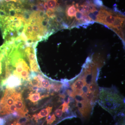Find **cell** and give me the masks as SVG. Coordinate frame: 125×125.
<instances>
[{"label":"cell","mask_w":125,"mask_h":125,"mask_svg":"<svg viewBox=\"0 0 125 125\" xmlns=\"http://www.w3.org/2000/svg\"><path fill=\"white\" fill-rule=\"evenodd\" d=\"M29 45L25 43L24 52L29 62L32 72H39V68L37 62L36 53L34 50V45Z\"/></svg>","instance_id":"obj_1"},{"label":"cell","mask_w":125,"mask_h":125,"mask_svg":"<svg viewBox=\"0 0 125 125\" xmlns=\"http://www.w3.org/2000/svg\"><path fill=\"white\" fill-rule=\"evenodd\" d=\"M18 93L14 88L6 89L0 101V109L14 104Z\"/></svg>","instance_id":"obj_2"},{"label":"cell","mask_w":125,"mask_h":125,"mask_svg":"<svg viewBox=\"0 0 125 125\" xmlns=\"http://www.w3.org/2000/svg\"><path fill=\"white\" fill-rule=\"evenodd\" d=\"M23 81L18 76L13 74H10L2 81L3 87L5 86L7 88H14L22 85Z\"/></svg>","instance_id":"obj_3"},{"label":"cell","mask_w":125,"mask_h":125,"mask_svg":"<svg viewBox=\"0 0 125 125\" xmlns=\"http://www.w3.org/2000/svg\"><path fill=\"white\" fill-rule=\"evenodd\" d=\"M14 105L17 108V112L19 116L21 117H25L28 113V111L24 103L23 100L22 96L21 93L18 92L16 96Z\"/></svg>","instance_id":"obj_4"},{"label":"cell","mask_w":125,"mask_h":125,"mask_svg":"<svg viewBox=\"0 0 125 125\" xmlns=\"http://www.w3.org/2000/svg\"><path fill=\"white\" fill-rule=\"evenodd\" d=\"M52 107L48 106L43 109L37 114H34L32 115V118L34 120L37 122L39 120L47 116L52 112Z\"/></svg>","instance_id":"obj_5"},{"label":"cell","mask_w":125,"mask_h":125,"mask_svg":"<svg viewBox=\"0 0 125 125\" xmlns=\"http://www.w3.org/2000/svg\"><path fill=\"white\" fill-rule=\"evenodd\" d=\"M44 6L46 10H50L56 11V9L59 7L57 0H44Z\"/></svg>","instance_id":"obj_6"},{"label":"cell","mask_w":125,"mask_h":125,"mask_svg":"<svg viewBox=\"0 0 125 125\" xmlns=\"http://www.w3.org/2000/svg\"><path fill=\"white\" fill-rule=\"evenodd\" d=\"M49 96L48 94H44L41 96L40 93L38 92H35L33 93V92H31L29 94L28 97L27 99H29L32 103H36L39 100L46 97H48Z\"/></svg>","instance_id":"obj_7"},{"label":"cell","mask_w":125,"mask_h":125,"mask_svg":"<svg viewBox=\"0 0 125 125\" xmlns=\"http://www.w3.org/2000/svg\"><path fill=\"white\" fill-rule=\"evenodd\" d=\"M76 12V7L73 4L67 6L65 10V14L68 21H71L75 18Z\"/></svg>","instance_id":"obj_8"},{"label":"cell","mask_w":125,"mask_h":125,"mask_svg":"<svg viewBox=\"0 0 125 125\" xmlns=\"http://www.w3.org/2000/svg\"><path fill=\"white\" fill-rule=\"evenodd\" d=\"M38 76L41 82L42 88L50 90L52 89V84H51L50 82L48 80L43 78L42 75L38 74Z\"/></svg>","instance_id":"obj_9"},{"label":"cell","mask_w":125,"mask_h":125,"mask_svg":"<svg viewBox=\"0 0 125 125\" xmlns=\"http://www.w3.org/2000/svg\"><path fill=\"white\" fill-rule=\"evenodd\" d=\"M47 125H51L56 120V117L55 114L48 115L46 118Z\"/></svg>","instance_id":"obj_10"},{"label":"cell","mask_w":125,"mask_h":125,"mask_svg":"<svg viewBox=\"0 0 125 125\" xmlns=\"http://www.w3.org/2000/svg\"><path fill=\"white\" fill-rule=\"evenodd\" d=\"M63 113L62 109H56L55 111V115L58 118H60L62 116Z\"/></svg>","instance_id":"obj_11"},{"label":"cell","mask_w":125,"mask_h":125,"mask_svg":"<svg viewBox=\"0 0 125 125\" xmlns=\"http://www.w3.org/2000/svg\"><path fill=\"white\" fill-rule=\"evenodd\" d=\"M93 3L96 7H99L103 6V3L101 0H93Z\"/></svg>","instance_id":"obj_12"},{"label":"cell","mask_w":125,"mask_h":125,"mask_svg":"<svg viewBox=\"0 0 125 125\" xmlns=\"http://www.w3.org/2000/svg\"><path fill=\"white\" fill-rule=\"evenodd\" d=\"M6 121L4 120L0 117V125H5Z\"/></svg>","instance_id":"obj_13"},{"label":"cell","mask_w":125,"mask_h":125,"mask_svg":"<svg viewBox=\"0 0 125 125\" xmlns=\"http://www.w3.org/2000/svg\"><path fill=\"white\" fill-rule=\"evenodd\" d=\"M21 124L20 123H19V122L18 121H15L13 123H12V124H11V125H21Z\"/></svg>","instance_id":"obj_14"},{"label":"cell","mask_w":125,"mask_h":125,"mask_svg":"<svg viewBox=\"0 0 125 125\" xmlns=\"http://www.w3.org/2000/svg\"><path fill=\"white\" fill-rule=\"evenodd\" d=\"M2 0H0V2H1L2 1Z\"/></svg>","instance_id":"obj_15"}]
</instances>
